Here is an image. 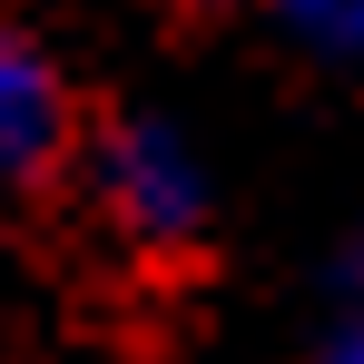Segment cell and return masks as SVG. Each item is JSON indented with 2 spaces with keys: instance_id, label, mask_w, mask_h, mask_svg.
<instances>
[{
  "instance_id": "2",
  "label": "cell",
  "mask_w": 364,
  "mask_h": 364,
  "mask_svg": "<svg viewBox=\"0 0 364 364\" xmlns=\"http://www.w3.org/2000/svg\"><path fill=\"white\" fill-rule=\"evenodd\" d=\"M79 138V99H69V69L0 20V187H40Z\"/></svg>"
},
{
  "instance_id": "4",
  "label": "cell",
  "mask_w": 364,
  "mask_h": 364,
  "mask_svg": "<svg viewBox=\"0 0 364 364\" xmlns=\"http://www.w3.org/2000/svg\"><path fill=\"white\" fill-rule=\"evenodd\" d=\"M305 364H364V305H355V315H345V325H335V335H325Z\"/></svg>"
},
{
  "instance_id": "1",
  "label": "cell",
  "mask_w": 364,
  "mask_h": 364,
  "mask_svg": "<svg viewBox=\"0 0 364 364\" xmlns=\"http://www.w3.org/2000/svg\"><path fill=\"white\" fill-rule=\"evenodd\" d=\"M89 178H99V207H109L138 246H187L217 217L207 148H197L178 119H158V109H138V119L109 128V138L89 148Z\"/></svg>"
},
{
  "instance_id": "5",
  "label": "cell",
  "mask_w": 364,
  "mask_h": 364,
  "mask_svg": "<svg viewBox=\"0 0 364 364\" xmlns=\"http://www.w3.org/2000/svg\"><path fill=\"white\" fill-rule=\"evenodd\" d=\"M355 286H364V256H355Z\"/></svg>"
},
{
  "instance_id": "3",
  "label": "cell",
  "mask_w": 364,
  "mask_h": 364,
  "mask_svg": "<svg viewBox=\"0 0 364 364\" xmlns=\"http://www.w3.org/2000/svg\"><path fill=\"white\" fill-rule=\"evenodd\" d=\"M266 10H276V30L296 40L305 60L364 79V0H266Z\"/></svg>"
}]
</instances>
